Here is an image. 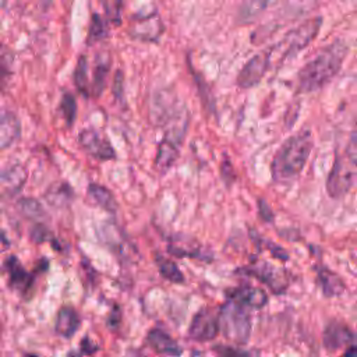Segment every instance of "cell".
Here are the masks:
<instances>
[{
  "label": "cell",
  "instance_id": "cell-1",
  "mask_svg": "<svg viewBox=\"0 0 357 357\" xmlns=\"http://www.w3.org/2000/svg\"><path fill=\"white\" fill-rule=\"evenodd\" d=\"M347 56V46L335 40L305 63L297 74V86L301 92H314L324 88L342 68Z\"/></svg>",
  "mask_w": 357,
  "mask_h": 357
},
{
  "label": "cell",
  "instance_id": "cell-2",
  "mask_svg": "<svg viewBox=\"0 0 357 357\" xmlns=\"http://www.w3.org/2000/svg\"><path fill=\"white\" fill-rule=\"evenodd\" d=\"M312 149V135L308 130L289 137L276 151L271 173L275 183L284 184L294 180L304 169Z\"/></svg>",
  "mask_w": 357,
  "mask_h": 357
},
{
  "label": "cell",
  "instance_id": "cell-3",
  "mask_svg": "<svg viewBox=\"0 0 357 357\" xmlns=\"http://www.w3.org/2000/svg\"><path fill=\"white\" fill-rule=\"evenodd\" d=\"M218 322L219 331L227 340H231L237 344H244L250 339L251 318L248 308L238 301L229 297L219 310Z\"/></svg>",
  "mask_w": 357,
  "mask_h": 357
},
{
  "label": "cell",
  "instance_id": "cell-4",
  "mask_svg": "<svg viewBox=\"0 0 357 357\" xmlns=\"http://www.w3.org/2000/svg\"><path fill=\"white\" fill-rule=\"evenodd\" d=\"M321 25H322V18L314 17L301 22L291 31H289L275 47L268 50L271 60L275 56H278L279 63H283L294 57L298 52L305 49L317 38L321 29Z\"/></svg>",
  "mask_w": 357,
  "mask_h": 357
},
{
  "label": "cell",
  "instance_id": "cell-5",
  "mask_svg": "<svg viewBox=\"0 0 357 357\" xmlns=\"http://www.w3.org/2000/svg\"><path fill=\"white\" fill-rule=\"evenodd\" d=\"M357 183V162L346 152L337 153L326 178V192L331 198L344 197Z\"/></svg>",
  "mask_w": 357,
  "mask_h": 357
},
{
  "label": "cell",
  "instance_id": "cell-6",
  "mask_svg": "<svg viewBox=\"0 0 357 357\" xmlns=\"http://www.w3.org/2000/svg\"><path fill=\"white\" fill-rule=\"evenodd\" d=\"M238 272L254 276L255 279L266 284L275 294L284 293L289 286V276L283 268H279L268 261L255 257L250 261L247 266L238 269Z\"/></svg>",
  "mask_w": 357,
  "mask_h": 357
},
{
  "label": "cell",
  "instance_id": "cell-7",
  "mask_svg": "<svg viewBox=\"0 0 357 357\" xmlns=\"http://www.w3.org/2000/svg\"><path fill=\"white\" fill-rule=\"evenodd\" d=\"M163 21L158 13L134 17L128 26V35L139 42H156L163 33Z\"/></svg>",
  "mask_w": 357,
  "mask_h": 357
},
{
  "label": "cell",
  "instance_id": "cell-8",
  "mask_svg": "<svg viewBox=\"0 0 357 357\" xmlns=\"http://www.w3.org/2000/svg\"><path fill=\"white\" fill-rule=\"evenodd\" d=\"M271 64H272V60L268 50L255 54L240 70L237 75V85L243 89L255 86L257 84H259L264 75L269 71Z\"/></svg>",
  "mask_w": 357,
  "mask_h": 357
},
{
  "label": "cell",
  "instance_id": "cell-9",
  "mask_svg": "<svg viewBox=\"0 0 357 357\" xmlns=\"http://www.w3.org/2000/svg\"><path fill=\"white\" fill-rule=\"evenodd\" d=\"M79 146L92 158L99 160H110L116 158V152L109 139L93 128H85L78 135Z\"/></svg>",
  "mask_w": 357,
  "mask_h": 357
},
{
  "label": "cell",
  "instance_id": "cell-10",
  "mask_svg": "<svg viewBox=\"0 0 357 357\" xmlns=\"http://www.w3.org/2000/svg\"><path fill=\"white\" fill-rule=\"evenodd\" d=\"M219 333L218 317L209 310L198 311L188 328V336L195 342L213 340Z\"/></svg>",
  "mask_w": 357,
  "mask_h": 357
},
{
  "label": "cell",
  "instance_id": "cell-11",
  "mask_svg": "<svg viewBox=\"0 0 357 357\" xmlns=\"http://www.w3.org/2000/svg\"><path fill=\"white\" fill-rule=\"evenodd\" d=\"M322 339H324V346L331 351L357 342L356 333L346 324L336 319L331 321L326 325Z\"/></svg>",
  "mask_w": 357,
  "mask_h": 357
},
{
  "label": "cell",
  "instance_id": "cell-12",
  "mask_svg": "<svg viewBox=\"0 0 357 357\" xmlns=\"http://www.w3.org/2000/svg\"><path fill=\"white\" fill-rule=\"evenodd\" d=\"M28 173L24 166L21 165H14L4 172L0 173V201L1 199H8L17 195L25 181H26Z\"/></svg>",
  "mask_w": 357,
  "mask_h": 357
},
{
  "label": "cell",
  "instance_id": "cell-13",
  "mask_svg": "<svg viewBox=\"0 0 357 357\" xmlns=\"http://www.w3.org/2000/svg\"><path fill=\"white\" fill-rule=\"evenodd\" d=\"M8 276H10V287L18 290L21 294H28L32 290V284L35 280V272L28 273L25 268L21 265L20 259L14 255L8 257L4 264Z\"/></svg>",
  "mask_w": 357,
  "mask_h": 357
},
{
  "label": "cell",
  "instance_id": "cell-14",
  "mask_svg": "<svg viewBox=\"0 0 357 357\" xmlns=\"http://www.w3.org/2000/svg\"><path fill=\"white\" fill-rule=\"evenodd\" d=\"M148 344L159 354L170 356V357H178L183 353L181 346L165 331L162 329H151L146 335Z\"/></svg>",
  "mask_w": 357,
  "mask_h": 357
},
{
  "label": "cell",
  "instance_id": "cell-15",
  "mask_svg": "<svg viewBox=\"0 0 357 357\" xmlns=\"http://www.w3.org/2000/svg\"><path fill=\"white\" fill-rule=\"evenodd\" d=\"M21 135V123L10 110H0V151L11 146Z\"/></svg>",
  "mask_w": 357,
  "mask_h": 357
},
{
  "label": "cell",
  "instance_id": "cell-16",
  "mask_svg": "<svg viewBox=\"0 0 357 357\" xmlns=\"http://www.w3.org/2000/svg\"><path fill=\"white\" fill-rule=\"evenodd\" d=\"M315 271H317V283L321 291L324 293V296L336 297L344 291V282L337 273H335L333 271L322 265H318Z\"/></svg>",
  "mask_w": 357,
  "mask_h": 357
},
{
  "label": "cell",
  "instance_id": "cell-17",
  "mask_svg": "<svg viewBox=\"0 0 357 357\" xmlns=\"http://www.w3.org/2000/svg\"><path fill=\"white\" fill-rule=\"evenodd\" d=\"M229 297L245 305L247 308H254V310H261L268 303L266 293L262 289L254 287V286H244V287L231 290L229 293Z\"/></svg>",
  "mask_w": 357,
  "mask_h": 357
},
{
  "label": "cell",
  "instance_id": "cell-18",
  "mask_svg": "<svg viewBox=\"0 0 357 357\" xmlns=\"http://www.w3.org/2000/svg\"><path fill=\"white\" fill-rule=\"evenodd\" d=\"M79 322H81V319H79L78 312L73 307L64 305L57 312L54 331L57 335H60L63 337H71L77 332Z\"/></svg>",
  "mask_w": 357,
  "mask_h": 357
},
{
  "label": "cell",
  "instance_id": "cell-19",
  "mask_svg": "<svg viewBox=\"0 0 357 357\" xmlns=\"http://www.w3.org/2000/svg\"><path fill=\"white\" fill-rule=\"evenodd\" d=\"M110 57L107 54H99L96 57V64L92 73V79L89 81V96L98 98L102 95L106 85V78L110 68Z\"/></svg>",
  "mask_w": 357,
  "mask_h": 357
},
{
  "label": "cell",
  "instance_id": "cell-20",
  "mask_svg": "<svg viewBox=\"0 0 357 357\" xmlns=\"http://www.w3.org/2000/svg\"><path fill=\"white\" fill-rule=\"evenodd\" d=\"M279 0H245L237 14V20L241 24H248L257 18H259L266 10L273 7Z\"/></svg>",
  "mask_w": 357,
  "mask_h": 357
},
{
  "label": "cell",
  "instance_id": "cell-21",
  "mask_svg": "<svg viewBox=\"0 0 357 357\" xmlns=\"http://www.w3.org/2000/svg\"><path fill=\"white\" fill-rule=\"evenodd\" d=\"M177 156H178V144L163 137V139L159 142V146H158L155 166L160 173H165L173 166Z\"/></svg>",
  "mask_w": 357,
  "mask_h": 357
},
{
  "label": "cell",
  "instance_id": "cell-22",
  "mask_svg": "<svg viewBox=\"0 0 357 357\" xmlns=\"http://www.w3.org/2000/svg\"><path fill=\"white\" fill-rule=\"evenodd\" d=\"M88 194L105 211H107L110 213H114L117 211V201H116L113 192L110 190H107L106 187L92 183L88 185Z\"/></svg>",
  "mask_w": 357,
  "mask_h": 357
},
{
  "label": "cell",
  "instance_id": "cell-23",
  "mask_svg": "<svg viewBox=\"0 0 357 357\" xmlns=\"http://www.w3.org/2000/svg\"><path fill=\"white\" fill-rule=\"evenodd\" d=\"M156 261V266L159 269V273L169 282L172 283H184V275L181 273L180 268L176 265V262H173L172 259L163 257V255H156L155 258Z\"/></svg>",
  "mask_w": 357,
  "mask_h": 357
},
{
  "label": "cell",
  "instance_id": "cell-24",
  "mask_svg": "<svg viewBox=\"0 0 357 357\" xmlns=\"http://www.w3.org/2000/svg\"><path fill=\"white\" fill-rule=\"evenodd\" d=\"M45 198L53 206H63V205H67L70 202V199L73 198V191L68 184L59 183V184H53L46 191Z\"/></svg>",
  "mask_w": 357,
  "mask_h": 357
},
{
  "label": "cell",
  "instance_id": "cell-25",
  "mask_svg": "<svg viewBox=\"0 0 357 357\" xmlns=\"http://www.w3.org/2000/svg\"><path fill=\"white\" fill-rule=\"evenodd\" d=\"M74 84L75 88L84 95V96H89V79H88V60L85 54H81L75 70H74Z\"/></svg>",
  "mask_w": 357,
  "mask_h": 357
},
{
  "label": "cell",
  "instance_id": "cell-26",
  "mask_svg": "<svg viewBox=\"0 0 357 357\" xmlns=\"http://www.w3.org/2000/svg\"><path fill=\"white\" fill-rule=\"evenodd\" d=\"M20 211L28 218L33 220H43L46 218V212L42 208L40 202L33 198H22L18 201Z\"/></svg>",
  "mask_w": 357,
  "mask_h": 357
},
{
  "label": "cell",
  "instance_id": "cell-27",
  "mask_svg": "<svg viewBox=\"0 0 357 357\" xmlns=\"http://www.w3.org/2000/svg\"><path fill=\"white\" fill-rule=\"evenodd\" d=\"M106 24L102 20V17L96 13L91 15V22H89V29H88V38L86 43L88 45H95L96 42L102 40L106 36Z\"/></svg>",
  "mask_w": 357,
  "mask_h": 357
},
{
  "label": "cell",
  "instance_id": "cell-28",
  "mask_svg": "<svg viewBox=\"0 0 357 357\" xmlns=\"http://www.w3.org/2000/svg\"><path fill=\"white\" fill-rule=\"evenodd\" d=\"M60 110L63 113V117L66 120V124L71 127L77 117V100L73 93L64 92L60 100Z\"/></svg>",
  "mask_w": 357,
  "mask_h": 357
},
{
  "label": "cell",
  "instance_id": "cell-29",
  "mask_svg": "<svg viewBox=\"0 0 357 357\" xmlns=\"http://www.w3.org/2000/svg\"><path fill=\"white\" fill-rule=\"evenodd\" d=\"M250 234L252 236V240H254L259 247L269 250V252H271L276 259H280V261H287V259H289V254H287V251H286L284 248H282L279 244L272 243L271 240H268V238H265V237L258 236L254 230H251V231H250Z\"/></svg>",
  "mask_w": 357,
  "mask_h": 357
},
{
  "label": "cell",
  "instance_id": "cell-30",
  "mask_svg": "<svg viewBox=\"0 0 357 357\" xmlns=\"http://www.w3.org/2000/svg\"><path fill=\"white\" fill-rule=\"evenodd\" d=\"M212 350L218 357H250V353H247L245 350L229 344H215Z\"/></svg>",
  "mask_w": 357,
  "mask_h": 357
},
{
  "label": "cell",
  "instance_id": "cell-31",
  "mask_svg": "<svg viewBox=\"0 0 357 357\" xmlns=\"http://www.w3.org/2000/svg\"><path fill=\"white\" fill-rule=\"evenodd\" d=\"M194 74V81L197 82V86L199 88V96L205 105V107H208L209 110H213V99H212V95H211V91L208 88V85L201 79L202 77H199L197 73H192Z\"/></svg>",
  "mask_w": 357,
  "mask_h": 357
},
{
  "label": "cell",
  "instance_id": "cell-32",
  "mask_svg": "<svg viewBox=\"0 0 357 357\" xmlns=\"http://www.w3.org/2000/svg\"><path fill=\"white\" fill-rule=\"evenodd\" d=\"M11 59L7 52V49L0 43V78L8 74V67H10Z\"/></svg>",
  "mask_w": 357,
  "mask_h": 357
},
{
  "label": "cell",
  "instance_id": "cell-33",
  "mask_svg": "<svg viewBox=\"0 0 357 357\" xmlns=\"http://www.w3.org/2000/svg\"><path fill=\"white\" fill-rule=\"evenodd\" d=\"M121 6H123V0H113V1H112V7H107L109 18H110L116 25H119V24H120Z\"/></svg>",
  "mask_w": 357,
  "mask_h": 357
},
{
  "label": "cell",
  "instance_id": "cell-34",
  "mask_svg": "<svg viewBox=\"0 0 357 357\" xmlns=\"http://www.w3.org/2000/svg\"><path fill=\"white\" fill-rule=\"evenodd\" d=\"M258 212H259V216L264 222H272L275 215L272 212V209L269 208V205L266 204L265 199H258Z\"/></svg>",
  "mask_w": 357,
  "mask_h": 357
},
{
  "label": "cell",
  "instance_id": "cell-35",
  "mask_svg": "<svg viewBox=\"0 0 357 357\" xmlns=\"http://www.w3.org/2000/svg\"><path fill=\"white\" fill-rule=\"evenodd\" d=\"M49 237V231L46 230V227H43L42 225H36L32 227L31 230V238L35 243H43L46 241Z\"/></svg>",
  "mask_w": 357,
  "mask_h": 357
},
{
  "label": "cell",
  "instance_id": "cell-36",
  "mask_svg": "<svg viewBox=\"0 0 357 357\" xmlns=\"http://www.w3.org/2000/svg\"><path fill=\"white\" fill-rule=\"evenodd\" d=\"M98 350V346L88 337H84L81 342V351L82 354H92Z\"/></svg>",
  "mask_w": 357,
  "mask_h": 357
},
{
  "label": "cell",
  "instance_id": "cell-37",
  "mask_svg": "<svg viewBox=\"0 0 357 357\" xmlns=\"http://www.w3.org/2000/svg\"><path fill=\"white\" fill-rule=\"evenodd\" d=\"M120 317H121V312H120V308L117 305H114L112 314L109 315V319H107V324L110 328H117L119 324H120Z\"/></svg>",
  "mask_w": 357,
  "mask_h": 357
},
{
  "label": "cell",
  "instance_id": "cell-38",
  "mask_svg": "<svg viewBox=\"0 0 357 357\" xmlns=\"http://www.w3.org/2000/svg\"><path fill=\"white\" fill-rule=\"evenodd\" d=\"M113 93L116 96H120L123 93V77L121 73L117 71L116 77H114V82H113Z\"/></svg>",
  "mask_w": 357,
  "mask_h": 357
},
{
  "label": "cell",
  "instance_id": "cell-39",
  "mask_svg": "<svg viewBox=\"0 0 357 357\" xmlns=\"http://www.w3.org/2000/svg\"><path fill=\"white\" fill-rule=\"evenodd\" d=\"M318 0H294V1H290V8L296 13V10H304L305 7L308 8V6L311 4V3H317Z\"/></svg>",
  "mask_w": 357,
  "mask_h": 357
},
{
  "label": "cell",
  "instance_id": "cell-40",
  "mask_svg": "<svg viewBox=\"0 0 357 357\" xmlns=\"http://www.w3.org/2000/svg\"><path fill=\"white\" fill-rule=\"evenodd\" d=\"M340 357H357V343H351L347 346L346 351Z\"/></svg>",
  "mask_w": 357,
  "mask_h": 357
},
{
  "label": "cell",
  "instance_id": "cell-41",
  "mask_svg": "<svg viewBox=\"0 0 357 357\" xmlns=\"http://www.w3.org/2000/svg\"><path fill=\"white\" fill-rule=\"evenodd\" d=\"M81 354H82V353H78V351H75V350H71L67 357H81Z\"/></svg>",
  "mask_w": 357,
  "mask_h": 357
},
{
  "label": "cell",
  "instance_id": "cell-42",
  "mask_svg": "<svg viewBox=\"0 0 357 357\" xmlns=\"http://www.w3.org/2000/svg\"><path fill=\"white\" fill-rule=\"evenodd\" d=\"M351 134H353V135H356V137H357V121H356V128H354V131H353V132H351Z\"/></svg>",
  "mask_w": 357,
  "mask_h": 357
},
{
  "label": "cell",
  "instance_id": "cell-43",
  "mask_svg": "<svg viewBox=\"0 0 357 357\" xmlns=\"http://www.w3.org/2000/svg\"><path fill=\"white\" fill-rule=\"evenodd\" d=\"M24 357H38V356H35V354H25Z\"/></svg>",
  "mask_w": 357,
  "mask_h": 357
}]
</instances>
